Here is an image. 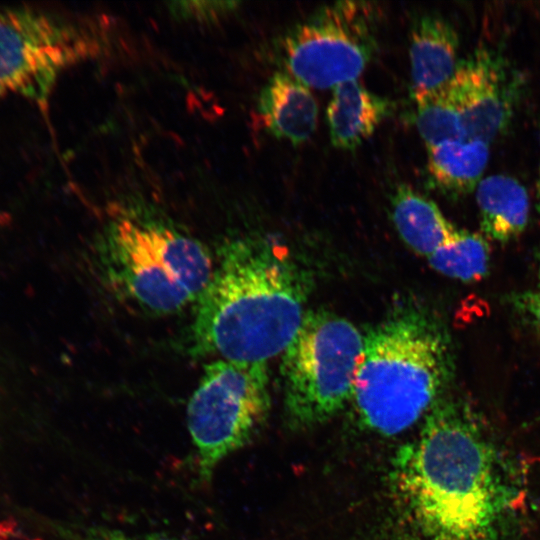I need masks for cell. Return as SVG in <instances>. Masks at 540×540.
Masks as SVG:
<instances>
[{"mask_svg":"<svg viewBox=\"0 0 540 540\" xmlns=\"http://www.w3.org/2000/svg\"><path fill=\"white\" fill-rule=\"evenodd\" d=\"M269 406L267 364L216 359L204 367L186 415L202 483L251 440Z\"/></svg>","mask_w":540,"mask_h":540,"instance_id":"6","label":"cell"},{"mask_svg":"<svg viewBox=\"0 0 540 540\" xmlns=\"http://www.w3.org/2000/svg\"><path fill=\"white\" fill-rule=\"evenodd\" d=\"M482 232L492 240L507 243L525 229L529 218V196L515 178L497 174L482 178L476 187Z\"/></svg>","mask_w":540,"mask_h":540,"instance_id":"13","label":"cell"},{"mask_svg":"<svg viewBox=\"0 0 540 540\" xmlns=\"http://www.w3.org/2000/svg\"><path fill=\"white\" fill-rule=\"evenodd\" d=\"M391 481L425 540H513L527 481L476 407L444 394L395 453Z\"/></svg>","mask_w":540,"mask_h":540,"instance_id":"1","label":"cell"},{"mask_svg":"<svg viewBox=\"0 0 540 540\" xmlns=\"http://www.w3.org/2000/svg\"><path fill=\"white\" fill-rule=\"evenodd\" d=\"M459 37L441 16L426 14L414 23L409 47L413 99L440 89L458 65Z\"/></svg>","mask_w":540,"mask_h":540,"instance_id":"10","label":"cell"},{"mask_svg":"<svg viewBox=\"0 0 540 540\" xmlns=\"http://www.w3.org/2000/svg\"><path fill=\"white\" fill-rule=\"evenodd\" d=\"M375 32V10L370 4L326 5L284 35L280 45L284 72L317 89L356 80L375 51Z\"/></svg>","mask_w":540,"mask_h":540,"instance_id":"7","label":"cell"},{"mask_svg":"<svg viewBox=\"0 0 540 540\" xmlns=\"http://www.w3.org/2000/svg\"><path fill=\"white\" fill-rule=\"evenodd\" d=\"M428 172L437 187L451 194L476 189L488 163L489 143L474 138L428 147Z\"/></svg>","mask_w":540,"mask_h":540,"instance_id":"15","label":"cell"},{"mask_svg":"<svg viewBox=\"0 0 540 540\" xmlns=\"http://www.w3.org/2000/svg\"><path fill=\"white\" fill-rule=\"evenodd\" d=\"M391 210L402 240L414 252L426 257L449 243L458 231L434 202L405 184L396 188Z\"/></svg>","mask_w":540,"mask_h":540,"instance_id":"14","label":"cell"},{"mask_svg":"<svg viewBox=\"0 0 540 540\" xmlns=\"http://www.w3.org/2000/svg\"><path fill=\"white\" fill-rule=\"evenodd\" d=\"M437 272L464 282L484 278L489 270L490 246L477 233L458 230L453 239L427 257Z\"/></svg>","mask_w":540,"mask_h":540,"instance_id":"16","label":"cell"},{"mask_svg":"<svg viewBox=\"0 0 540 540\" xmlns=\"http://www.w3.org/2000/svg\"><path fill=\"white\" fill-rule=\"evenodd\" d=\"M365 336L347 319L307 311L282 353L284 407L293 426L321 424L351 401Z\"/></svg>","mask_w":540,"mask_h":540,"instance_id":"5","label":"cell"},{"mask_svg":"<svg viewBox=\"0 0 540 540\" xmlns=\"http://www.w3.org/2000/svg\"><path fill=\"white\" fill-rule=\"evenodd\" d=\"M391 111L388 99L366 89L357 80L333 88L327 106L331 143L341 150H354L367 140Z\"/></svg>","mask_w":540,"mask_h":540,"instance_id":"12","label":"cell"},{"mask_svg":"<svg viewBox=\"0 0 540 540\" xmlns=\"http://www.w3.org/2000/svg\"><path fill=\"white\" fill-rule=\"evenodd\" d=\"M447 84L414 98L416 128L427 148L466 138L460 114Z\"/></svg>","mask_w":540,"mask_h":540,"instance_id":"17","label":"cell"},{"mask_svg":"<svg viewBox=\"0 0 540 540\" xmlns=\"http://www.w3.org/2000/svg\"><path fill=\"white\" fill-rule=\"evenodd\" d=\"M309 292L306 271L285 248L253 237L226 242L197 299L192 353L267 364L298 331Z\"/></svg>","mask_w":540,"mask_h":540,"instance_id":"2","label":"cell"},{"mask_svg":"<svg viewBox=\"0 0 540 540\" xmlns=\"http://www.w3.org/2000/svg\"><path fill=\"white\" fill-rule=\"evenodd\" d=\"M509 301L518 314L540 328V290L515 293Z\"/></svg>","mask_w":540,"mask_h":540,"instance_id":"20","label":"cell"},{"mask_svg":"<svg viewBox=\"0 0 540 540\" xmlns=\"http://www.w3.org/2000/svg\"><path fill=\"white\" fill-rule=\"evenodd\" d=\"M538 203H537V208H538V211L540 212V169H539V181H538Z\"/></svg>","mask_w":540,"mask_h":540,"instance_id":"21","label":"cell"},{"mask_svg":"<svg viewBox=\"0 0 540 540\" xmlns=\"http://www.w3.org/2000/svg\"><path fill=\"white\" fill-rule=\"evenodd\" d=\"M539 280H540V269H539Z\"/></svg>","mask_w":540,"mask_h":540,"instance_id":"22","label":"cell"},{"mask_svg":"<svg viewBox=\"0 0 540 540\" xmlns=\"http://www.w3.org/2000/svg\"><path fill=\"white\" fill-rule=\"evenodd\" d=\"M507 72L501 58L488 50L459 62L447 85L466 138L490 143L507 127L515 96Z\"/></svg>","mask_w":540,"mask_h":540,"instance_id":"9","label":"cell"},{"mask_svg":"<svg viewBox=\"0 0 540 540\" xmlns=\"http://www.w3.org/2000/svg\"><path fill=\"white\" fill-rule=\"evenodd\" d=\"M69 540H181L163 534L131 535L118 529L99 525H73L59 528Z\"/></svg>","mask_w":540,"mask_h":540,"instance_id":"18","label":"cell"},{"mask_svg":"<svg viewBox=\"0 0 540 540\" xmlns=\"http://www.w3.org/2000/svg\"><path fill=\"white\" fill-rule=\"evenodd\" d=\"M99 256L109 281L156 315L178 312L197 300L215 268L201 242L140 208L123 209L109 220Z\"/></svg>","mask_w":540,"mask_h":540,"instance_id":"4","label":"cell"},{"mask_svg":"<svg viewBox=\"0 0 540 540\" xmlns=\"http://www.w3.org/2000/svg\"><path fill=\"white\" fill-rule=\"evenodd\" d=\"M454 369L441 322L414 308L392 314L364 338L350 401L358 422L384 436L409 429L445 394Z\"/></svg>","mask_w":540,"mask_h":540,"instance_id":"3","label":"cell"},{"mask_svg":"<svg viewBox=\"0 0 540 540\" xmlns=\"http://www.w3.org/2000/svg\"><path fill=\"white\" fill-rule=\"evenodd\" d=\"M84 47L77 28L59 15L30 6L0 8V97L45 103L60 72Z\"/></svg>","mask_w":540,"mask_h":540,"instance_id":"8","label":"cell"},{"mask_svg":"<svg viewBox=\"0 0 540 540\" xmlns=\"http://www.w3.org/2000/svg\"><path fill=\"white\" fill-rule=\"evenodd\" d=\"M257 110L271 135L294 145L306 142L317 127L318 104L310 88L284 71L263 86Z\"/></svg>","mask_w":540,"mask_h":540,"instance_id":"11","label":"cell"},{"mask_svg":"<svg viewBox=\"0 0 540 540\" xmlns=\"http://www.w3.org/2000/svg\"><path fill=\"white\" fill-rule=\"evenodd\" d=\"M234 1H177L170 3L172 14L180 19L214 21L234 10Z\"/></svg>","mask_w":540,"mask_h":540,"instance_id":"19","label":"cell"}]
</instances>
